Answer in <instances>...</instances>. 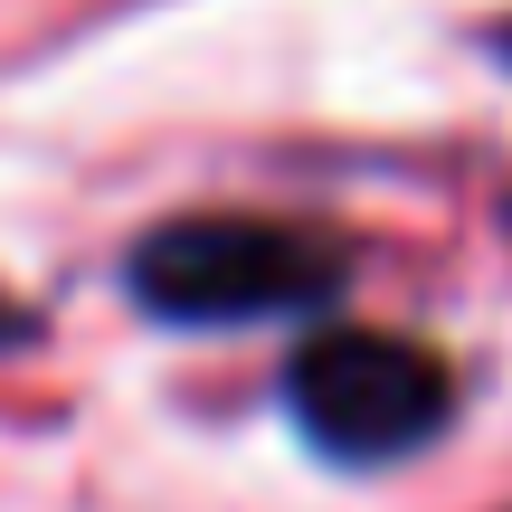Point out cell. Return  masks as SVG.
Returning a JSON list of instances; mask_svg holds the SVG:
<instances>
[{"label":"cell","mask_w":512,"mask_h":512,"mask_svg":"<svg viewBox=\"0 0 512 512\" xmlns=\"http://www.w3.org/2000/svg\"><path fill=\"white\" fill-rule=\"evenodd\" d=\"M285 418L342 475H389V465L446 446L456 427V361L418 332H370V323H313L285 351Z\"/></svg>","instance_id":"2"},{"label":"cell","mask_w":512,"mask_h":512,"mask_svg":"<svg viewBox=\"0 0 512 512\" xmlns=\"http://www.w3.org/2000/svg\"><path fill=\"white\" fill-rule=\"evenodd\" d=\"M484 48H494V67H512V19H494V29H484Z\"/></svg>","instance_id":"4"},{"label":"cell","mask_w":512,"mask_h":512,"mask_svg":"<svg viewBox=\"0 0 512 512\" xmlns=\"http://www.w3.org/2000/svg\"><path fill=\"white\" fill-rule=\"evenodd\" d=\"M38 332H48V323H38V304H19V294L0 285V361H10V351H29Z\"/></svg>","instance_id":"3"},{"label":"cell","mask_w":512,"mask_h":512,"mask_svg":"<svg viewBox=\"0 0 512 512\" xmlns=\"http://www.w3.org/2000/svg\"><path fill=\"white\" fill-rule=\"evenodd\" d=\"M351 294V247L332 228L266 209H190L124 247V304L162 332H256L323 323Z\"/></svg>","instance_id":"1"},{"label":"cell","mask_w":512,"mask_h":512,"mask_svg":"<svg viewBox=\"0 0 512 512\" xmlns=\"http://www.w3.org/2000/svg\"><path fill=\"white\" fill-rule=\"evenodd\" d=\"M503 228H512V200H503Z\"/></svg>","instance_id":"5"}]
</instances>
